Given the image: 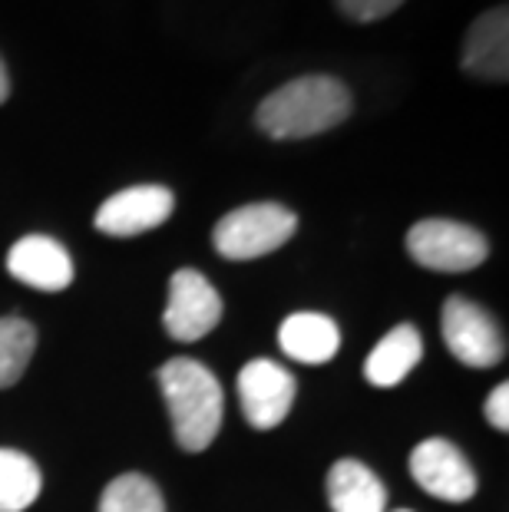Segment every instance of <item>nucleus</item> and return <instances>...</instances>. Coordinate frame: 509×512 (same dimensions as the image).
Segmentation results:
<instances>
[{
  "label": "nucleus",
  "instance_id": "obj_1",
  "mask_svg": "<svg viewBox=\"0 0 509 512\" xmlns=\"http://www.w3.org/2000/svg\"><path fill=\"white\" fill-rule=\"evenodd\" d=\"M351 116V93L334 76L311 73L278 86L258 103L255 126L268 139H308L341 126Z\"/></svg>",
  "mask_w": 509,
  "mask_h": 512
},
{
  "label": "nucleus",
  "instance_id": "obj_2",
  "mask_svg": "<svg viewBox=\"0 0 509 512\" xmlns=\"http://www.w3.org/2000/svg\"><path fill=\"white\" fill-rule=\"evenodd\" d=\"M159 387L182 450L202 453L205 446H212L225 413L222 384L212 370L189 357H176L159 367Z\"/></svg>",
  "mask_w": 509,
  "mask_h": 512
},
{
  "label": "nucleus",
  "instance_id": "obj_3",
  "mask_svg": "<svg viewBox=\"0 0 509 512\" xmlns=\"http://www.w3.org/2000/svg\"><path fill=\"white\" fill-rule=\"evenodd\" d=\"M298 215L278 202H255L242 205L229 215H222L212 232L215 252L232 261H252L272 255L295 235Z\"/></svg>",
  "mask_w": 509,
  "mask_h": 512
},
{
  "label": "nucleus",
  "instance_id": "obj_4",
  "mask_svg": "<svg viewBox=\"0 0 509 512\" xmlns=\"http://www.w3.org/2000/svg\"><path fill=\"white\" fill-rule=\"evenodd\" d=\"M407 252L417 265L453 275V271H470L483 265L486 255H490V245L476 228L463 222L424 219L407 232Z\"/></svg>",
  "mask_w": 509,
  "mask_h": 512
},
{
  "label": "nucleus",
  "instance_id": "obj_5",
  "mask_svg": "<svg viewBox=\"0 0 509 512\" xmlns=\"http://www.w3.org/2000/svg\"><path fill=\"white\" fill-rule=\"evenodd\" d=\"M440 328H443V341H447L450 354L457 357L460 364L493 367L503 361L506 341H503L500 324H496L476 301L453 294V298L443 304Z\"/></svg>",
  "mask_w": 509,
  "mask_h": 512
},
{
  "label": "nucleus",
  "instance_id": "obj_6",
  "mask_svg": "<svg viewBox=\"0 0 509 512\" xmlns=\"http://www.w3.org/2000/svg\"><path fill=\"white\" fill-rule=\"evenodd\" d=\"M222 321V298L212 281L196 268H182L169 281V301L162 324L176 341H199Z\"/></svg>",
  "mask_w": 509,
  "mask_h": 512
},
{
  "label": "nucleus",
  "instance_id": "obj_7",
  "mask_svg": "<svg viewBox=\"0 0 509 512\" xmlns=\"http://www.w3.org/2000/svg\"><path fill=\"white\" fill-rule=\"evenodd\" d=\"M410 476L417 486L443 503H467L476 496V473L470 460L450 440L430 437L410 453Z\"/></svg>",
  "mask_w": 509,
  "mask_h": 512
},
{
  "label": "nucleus",
  "instance_id": "obj_8",
  "mask_svg": "<svg viewBox=\"0 0 509 512\" xmlns=\"http://www.w3.org/2000/svg\"><path fill=\"white\" fill-rule=\"evenodd\" d=\"M238 400H242L245 420L255 430H275L295 403V377L281 364L258 357L238 374Z\"/></svg>",
  "mask_w": 509,
  "mask_h": 512
},
{
  "label": "nucleus",
  "instance_id": "obj_9",
  "mask_svg": "<svg viewBox=\"0 0 509 512\" xmlns=\"http://www.w3.org/2000/svg\"><path fill=\"white\" fill-rule=\"evenodd\" d=\"M172 209H176V199L166 185H133V189L110 195L96 209V228L113 238L143 235L166 222Z\"/></svg>",
  "mask_w": 509,
  "mask_h": 512
},
{
  "label": "nucleus",
  "instance_id": "obj_10",
  "mask_svg": "<svg viewBox=\"0 0 509 512\" xmlns=\"http://www.w3.org/2000/svg\"><path fill=\"white\" fill-rule=\"evenodd\" d=\"M7 271L20 285H30L37 291H63L73 281V258L57 238L27 235L7 252Z\"/></svg>",
  "mask_w": 509,
  "mask_h": 512
},
{
  "label": "nucleus",
  "instance_id": "obj_11",
  "mask_svg": "<svg viewBox=\"0 0 509 512\" xmlns=\"http://www.w3.org/2000/svg\"><path fill=\"white\" fill-rule=\"evenodd\" d=\"M463 70L480 80L503 83L509 76V14L506 7H493L470 24L463 37Z\"/></svg>",
  "mask_w": 509,
  "mask_h": 512
},
{
  "label": "nucleus",
  "instance_id": "obj_12",
  "mask_svg": "<svg viewBox=\"0 0 509 512\" xmlns=\"http://www.w3.org/2000/svg\"><path fill=\"white\" fill-rule=\"evenodd\" d=\"M278 344L298 364H328L341 347V331L328 314L298 311L281 321Z\"/></svg>",
  "mask_w": 509,
  "mask_h": 512
},
{
  "label": "nucleus",
  "instance_id": "obj_13",
  "mask_svg": "<svg viewBox=\"0 0 509 512\" xmlns=\"http://www.w3.org/2000/svg\"><path fill=\"white\" fill-rule=\"evenodd\" d=\"M424 357V337L414 324H397L391 334L381 337V344L367 354L364 361V377L374 387H397L410 370Z\"/></svg>",
  "mask_w": 509,
  "mask_h": 512
},
{
  "label": "nucleus",
  "instance_id": "obj_14",
  "mask_svg": "<svg viewBox=\"0 0 509 512\" xmlns=\"http://www.w3.org/2000/svg\"><path fill=\"white\" fill-rule=\"evenodd\" d=\"M328 503L334 512H384L387 489L361 460H338L328 473Z\"/></svg>",
  "mask_w": 509,
  "mask_h": 512
},
{
  "label": "nucleus",
  "instance_id": "obj_15",
  "mask_svg": "<svg viewBox=\"0 0 509 512\" xmlns=\"http://www.w3.org/2000/svg\"><path fill=\"white\" fill-rule=\"evenodd\" d=\"M43 476L20 450H0V512H24L37 503Z\"/></svg>",
  "mask_w": 509,
  "mask_h": 512
},
{
  "label": "nucleus",
  "instance_id": "obj_16",
  "mask_svg": "<svg viewBox=\"0 0 509 512\" xmlns=\"http://www.w3.org/2000/svg\"><path fill=\"white\" fill-rule=\"evenodd\" d=\"M37 331L24 318H0V390L14 387L34 357Z\"/></svg>",
  "mask_w": 509,
  "mask_h": 512
},
{
  "label": "nucleus",
  "instance_id": "obj_17",
  "mask_svg": "<svg viewBox=\"0 0 509 512\" xmlns=\"http://www.w3.org/2000/svg\"><path fill=\"white\" fill-rule=\"evenodd\" d=\"M100 512H166L159 486L143 473L116 476L100 499Z\"/></svg>",
  "mask_w": 509,
  "mask_h": 512
},
{
  "label": "nucleus",
  "instance_id": "obj_18",
  "mask_svg": "<svg viewBox=\"0 0 509 512\" xmlns=\"http://www.w3.org/2000/svg\"><path fill=\"white\" fill-rule=\"evenodd\" d=\"M334 4H338V10L344 17L357 20V24H371V20H381L387 14H394L404 0H334Z\"/></svg>",
  "mask_w": 509,
  "mask_h": 512
},
{
  "label": "nucleus",
  "instance_id": "obj_19",
  "mask_svg": "<svg viewBox=\"0 0 509 512\" xmlns=\"http://www.w3.org/2000/svg\"><path fill=\"white\" fill-rule=\"evenodd\" d=\"M486 420L496 430H509V384H500L486 397Z\"/></svg>",
  "mask_w": 509,
  "mask_h": 512
},
{
  "label": "nucleus",
  "instance_id": "obj_20",
  "mask_svg": "<svg viewBox=\"0 0 509 512\" xmlns=\"http://www.w3.org/2000/svg\"><path fill=\"white\" fill-rule=\"evenodd\" d=\"M10 96V76H7V67H4V60H0V103H4Z\"/></svg>",
  "mask_w": 509,
  "mask_h": 512
},
{
  "label": "nucleus",
  "instance_id": "obj_21",
  "mask_svg": "<svg viewBox=\"0 0 509 512\" xmlns=\"http://www.w3.org/2000/svg\"><path fill=\"white\" fill-rule=\"evenodd\" d=\"M397 512H410V509H397Z\"/></svg>",
  "mask_w": 509,
  "mask_h": 512
}]
</instances>
